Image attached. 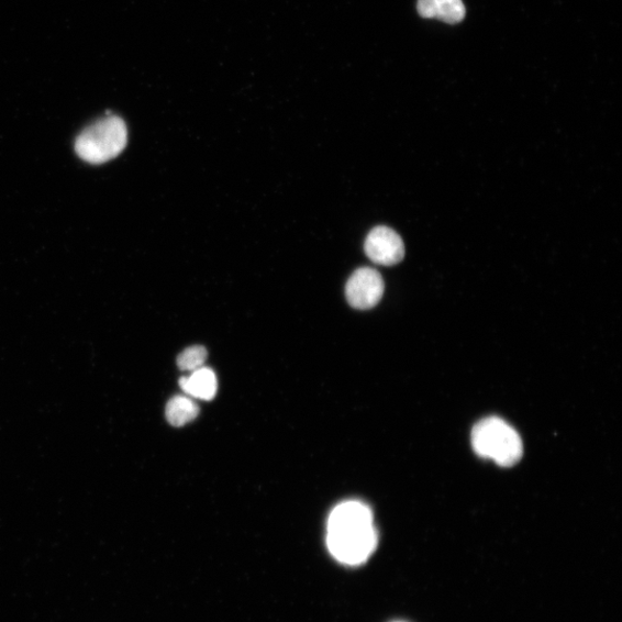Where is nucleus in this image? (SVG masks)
Returning a JSON list of instances; mask_svg holds the SVG:
<instances>
[{
  "mask_svg": "<svg viewBox=\"0 0 622 622\" xmlns=\"http://www.w3.org/2000/svg\"><path fill=\"white\" fill-rule=\"evenodd\" d=\"M471 445L478 457L500 467L517 465L523 454L519 434L508 422L496 416L484 419L474 426Z\"/></svg>",
  "mask_w": 622,
  "mask_h": 622,
  "instance_id": "1",
  "label": "nucleus"
},
{
  "mask_svg": "<svg viewBox=\"0 0 622 622\" xmlns=\"http://www.w3.org/2000/svg\"><path fill=\"white\" fill-rule=\"evenodd\" d=\"M127 145L122 118L108 115L87 127L76 141L78 156L89 164H104L121 155Z\"/></svg>",
  "mask_w": 622,
  "mask_h": 622,
  "instance_id": "2",
  "label": "nucleus"
},
{
  "mask_svg": "<svg viewBox=\"0 0 622 622\" xmlns=\"http://www.w3.org/2000/svg\"><path fill=\"white\" fill-rule=\"evenodd\" d=\"M378 534L375 524L367 527L327 533L326 544L330 554L338 562L349 566L366 563L375 553Z\"/></svg>",
  "mask_w": 622,
  "mask_h": 622,
  "instance_id": "3",
  "label": "nucleus"
},
{
  "mask_svg": "<svg viewBox=\"0 0 622 622\" xmlns=\"http://www.w3.org/2000/svg\"><path fill=\"white\" fill-rule=\"evenodd\" d=\"M385 295V281L380 274L371 268L356 270L346 285V298L358 310L376 307Z\"/></svg>",
  "mask_w": 622,
  "mask_h": 622,
  "instance_id": "4",
  "label": "nucleus"
},
{
  "mask_svg": "<svg viewBox=\"0 0 622 622\" xmlns=\"http://www.w3.org/2000/svg\"><path fill=\"white\" fill-rule=\"evenodd\" d=\"M365 251L376 265L392 267L404 257L401 236L387 226L375 227L367 236Z\"/></svg>",
  "mask_w": 622,
  "mask_h": 622,
  "instance_id": "5",
  "label": "nucleus"
},
{
  "mask_svg": "<svg viewBox=\"0 0 622 622\" xmlns=\"http://www.w3.org/2000/svg\"><path fill=\"white\" fill-rule=\"evenodd\" d=\"M371 524H374V514L364 502L346 501L331 512L327 533L366 527Z\"/></svg>",
  "mask_w": 622,
  "mask_h": 622,
  "instance_id": "6",
  "label": "nucleus"
},
{
  "mask_svg": "<svg viewBox=\"0 0 622 622\" xmlns=\"http://www.w3.org/2000/svg\"><path fill=\"white\" fill-rule=\"evenodd\" d=\"M419 14L426 19H438L456 25L466 16L463 0H419Z\"/></svg>",
  "mask_w": 622,
  "mask_h": 622,
  "instance_id": "7",
  "label": "nucleus"
},
{
  "mask_svg": "<svg viewBox=\"0 0 622 622\" xmlns=\"http://www.w3.org/2000/svg\"><path fill=\"white\" fill-rule=\"evenodd\" d=\"M179 385L188 397L209 401L218 393V377L210 368L202 367L182 377Z\"/></svg>",
  "mask_w": 622,
  "mask_h": 622,
  "instance_id": "8",
  "label": "nucleus"
},
{
  "mask_svg": "<svg viewBox=\"0 0 622 622\" xmlns=\"http://www.w3.org/2000/svg\"><path fill=\"white\" fill-rule=\"evenodd\" d=\"M198 404L187 398L177 396L166 404L165 415L167 422L174 426H182L195 421L199 415Z\"/></svg>",
  "mask_w": 622,
  "mask_h": 622,
  "instance_id": "9",
  "label": "nucleus"
},
{
  "mask_svg": "<svg viewBox=\"0 0 622 622\" xmlns=\"http://www.w3.org/2000/svg\"><path fill=\"white\" fill-rule=\"evenodd\" d=\"M208 352L203 346H191L178 356V367L186 371H196L204 367Z\"/></svg>",
  "mask_w": 622,
  "mask_h": 622,
  "instance_id": "10",
  "label": "nucleus"
}]
</instances>
